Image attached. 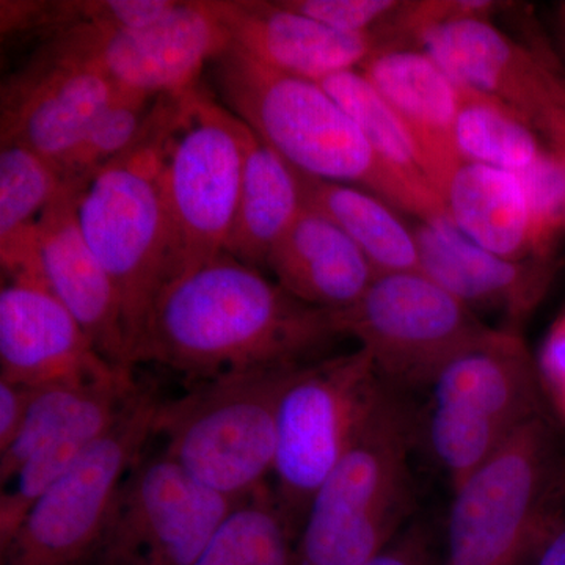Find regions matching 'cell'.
<instances>
[{
  "label": "cell",
  "instance_id": "obj_8",
  "mask_svg": "<svg viewBox=\"0 0 565 565\" xmlns=\"http://www.w3.org/2000/svg\"><path fill=\"white\" fill-rule=\"evenodd\" d=\"M334 313L343 338L355 340L381 381L404 394L430 388L497 330L423 273L377 277L362 299Z\"/></svg>",
  "mask_w": 565,
  "mask_h": 565
},
{
  "label": "cell",
  "instance_id": "obj_18",
  "mask_svg": "<svg viewBox=\"0 0 565 565\" xmlns=\"http://www.w3.org/2000/svg\"><path fill=\"white\" fill-rule=\"evenodd\" d=\"M422 273L460 302L503 316L501 329L520 332L553 280V262L503 258L468 239L445 218L414 225Z\"/></svg>",
  "mask_w": 565,
  "mask_h": 565
},
{
  "label": "cell",
  "instance_id": "obj_37",
  "mask_svg": "<svg viewBox=\"0 0 565 565\" xmlns=\"http://www.w3.org/2000/svg\"><path fill=\"white\" fill-rule=\"evenodd\" d=\"M557 29H559L561 41L565 50V2L556 7Z\"/></svg>",
  "mask_w": 565,
  "mask_h": 565
},
{
  "label": "cell",
  "instance_id": "obj_14",
  "mask_svg": "<svg viewBox=\"0 0 565 565\" xmlns=\"http://www.w3.org/2000/svg\"><path fill=\"white\" fill-rule=\"evenodd\" d=\"M418 46L457 84L522 115L545 145L565 131L563 71L492 20L463 18L435 25L419 36Z\"/></svg>",
  "mask_w": 565,
  "mask_h": 565
},
{
  "label": "cell",
  "instance_id": "obj_9",
  "mask_svg": "<svg viewBox=\"0 0 565 565\" xmlns=\"http://www.w3.org/2000/svg\"><path fill=\"white\" fill-rule=\"evenodd\" d=\"M159 399L139 388L117 423L32 505L2 565H85L102 545L118 494L154 435Z\"/></svg>",
  "mask_w": 565,
  "mask_h": 565
},
{
  "label": "cell",
  "instance_id": "obj_12",
  "mask_svg": "<svg viewBox=\"0 0 565 565\" xmlns=\"http://www.w3.org/2000/svg\"><path fill=\"white\" fill-rule=\"evenodd\" d=\"M236 504L166 452L141 457L88 565H195Z\"/></svg>",
  "mask_w": 565,
  "mask_h": 565
},
{
  "label": "cell",
  "instance_id": "obj_4",
  "mask_svg": "<svg viewBox=\"0 0 565 565\" xmlns=\"http://www.w3.org/2000/svg\"><path fill=\"white\" fill-rule=\"evenodd\" d=\"M415 435L407 394L384 384L362 429L311 501L296 565H362L392 544L414 503Z\"/></svg>",
  "mask_w": 565,
  "mask_h": 565
},
{
  "label": "cell",
  "instance_id": "obj_30",
  "mask_svg": "<svg viewBox=\"0 0 565 565\" xmlns=\"http://www.w3.org/2000/svg\"><path fill=\"white\" fill-rule=\"evenodd\" d=\"M156 102L158 98L152 96L118 90L63 166L66 188L81 195L104 167L129 150L143 131Z\"/></svg>",
  "mask_w": 565,
  "mask_h": 565
},
{
  "label": "cell",
  "instance_id": "obj_10",
  "mask_svg": "<svg viewBox=\"0 0 565 565\" xmlns=\"http://www.w3.org/2000/svg\"><path fill=\"white\" fill-rule=\"evenodd\" d=\"M382 386L373 360L359 348L305 363L282 394L270 487L300 531L316 492L362 429Z\"/></svg>",
  "mask_w": 565,
  "mask_h": 565
},
{
  "label": "cell",
  "instance_id": "obj_36",
  "mask_svg": "<svg viewBox=\"0 0 565 565\" xmlns=\"http://www.w3.org/2000/svg\"><path fill=\"white\" fill-rule=\"evenodd\" d=\"M535 565H565V522L535 556Z\"/></svg>",
  "mask_w": 565,
  "mask_h": 565
},
{
  "label": "cell",
  "instance_id": "obj_21",
  "mask_svg": "<svg viewBox=\"0 0 565 565\" xmlns=\"http://www.w3.org/2000/svg\"><path fill=\"white\" fill-rule=\"evenodd\" d=\"M266 269L300 302L326 310L351 307L377 278L359 245L307 204L270 252Z\"/></svg>",
  "mask_w": 565,
  "mask_h": 565
},
{
  "label": "cell",
  "instance_id": "obj_33",
  "mask_svg": "<svg viewBox=\"0 0 565 565\" xmlns=\"http://www.w3.org/2000/svg\"><path fill=\"white\" fill-rule=\"evenodd\" d=\"M535 362L545 397L565 423V310L550 327Z\"/></svg>",
  "mask_w": 565,
  "mask_h": 565
},
{
  "label": "cell",
  "instance_id": "obj_19",
  "mask_svg": "<svg viewBox=\"0 0 565 565\" xmlns=\"http://www.w3.org/2000/svg\"><path fill=\"white\" fill-rule=\"evenodd\" d=\"M232 44L253 61L289 76L321 82L362 68L379 52L393 51L384 39L334 31L277 2L215 0Z\"/></svg>",
  "mask_w": 565,
  "mask_h": 565
},
{
  "label": "cell",
  "instance_id": "obj_28",
  "mask_svg": "<svg viewBox=\"0 0 565 565\" xmlns=\"http://www.w3.org/2000/svg\"><path fill=\"white\" fill-rule=\"evenodd\" d=\"M459 92L456 143L463 162L522 174L548 151L533 126L511 107L463 85Z\"/></svg>",
  "mask_w": 565,
  "mask_h": 565
},
{
  "label": "cell",
  "instance_id": "obj_7",
  "mask_svg": "<svg viewBox=\"0 0 565 565\" xmlns=\"http://www.w3.org/2000/svg\"><path fill=\"white\" fill-rule=\"evenodd\" d=\"M429 390L427 444L452 490L546 412L537 362L522 332L501 327L449 363Z\"/></svg>",
  "mask_w": 565,
  "mask_h": 565
},
{
  "label": "cell",
  "instance_id": "obj_20",
  "mask_svg": "<svg viewBox=\"0 0 565 565\" xmlns=\"http://www.w3.org/2000/svg\"><path fill=\"white\" fill-rule=\"evenodd\" d=\"M360 71L403 122L427 181L441 199L465 163L456 143L459 85L419 47L379 52Z\"/></svg>",
  "mask_w": 565,
  "mask_h": 565
},
{
  "label": "cell",
  "instance_id": "obj_23",
  "mask_svg": "<svg viewBox=\"0 0 565 565\" xmlns=\"http://www.w3.org/2000/svg\"><path fill=\"white\" fill-rule=\"evenodd\" d=\"M243 121V120H241ZM243 182L226 255L253 269L267 258L305 207L296 170L243 121Z\"/></svg>",
  "mask_w": 565,
  "mask_h": 565
},
{
  "label": "cell",
  "instance_id": "obj_2",
  "mask_svg": "<svg viewBox=\"0 0 565 565\" xmlns=\"http://www.w3.org/2000/svg\"><path fill=\"white\" fill-rule=\"evenodd\" d=\"M212 66L223 106L297 172L362 188L419 222L449 218L444 200L394 172L318 82L267 68L233 44Z\"/></svg>",
  "mask_w": 565,
  "mask_h": 565
},
{
  "label": "cell",
  "instance_id": "obj_34",
  "mask_svg": "<svg viewBox=\"0 0 565 565\" xmlns=\"http://www.w3.org/2000/svg\"><path fill=\"white\" fill-rule=\"evenodd\" d=\"M35 388L0 379V455L17 440Z\"/></svg>",
  "mask_w": 565,
  "mask_h": 565
},
{
  "label": "cell",
  "instance_id": "obj_22",
  "mask_svg": "<svg viewBox=\"0 0 565 565\" xmlns=\"http://www.w3.org/2000/svg\"><path fill=\"white\" fill-rule=\"evenodd\" d=\"M140 386L132 374L111 381L40 386L17 440L0 455V484L51 446L92 445L117 423Z\"/></svg>",
  "mask_w": 565,
  "mask_h": 565
},
{
  "label": "cell",
  "instance_id": "obj_11",
  "mask_svg": "<svg viewBox=\"0 0 565 565\" xmlns=\"http://www.w3.org/2000/svg\"><path fill=\"white\" fill-rule=\"evenodd\" d=\"M241 126L200 85L192 92L163 167L169 280L225 252L243 182Z\"/></svg>",
  "mask_w": 565,
  "mask_h": 565
},
{
  "label": "cell",
  "instance_id": "obj_5",
  "mask_svg": "<svg viewBox=\"0 0 565 565\" xmlns=\"http://www.w3.org/2000/svg\"><path fill=\"white\" fill-rule=\"evenodd\" d=\"M564 505V445L545 412L456 487L445 565H520L563 525Z\"/></svg>",
  "mask_w": 565,
  "mask_h": 565
},
{
  "label": "cell",
  "instance_id": "obj_29",
  "mask_svg": "<svg viewBox=\"0 0 565 565\" xmlns=\"http://www.w3.org/2000/svg\"><path fill=\"white\" fill-rule=\"evenodd\" d=\"M321 85L351 115L371 147L394 172L416 191L438 196L423 172L414 140L381 93L363 76L362 71L338 74L321 82Z\"/></svg>",
  "mask_w": 565,
  "mask_h": 565
},
{
  "label": "cell",
  "instance_id": "obj_17",
  "mask_svg": "<svg viewBox=\"0 0 565 565\" xmlns=\"http://www.w3.org/2000/svg\"><path fill=\"white\" fill-rule=\"evenodd\" d=\"M77 199L79 193L66 189L41 215L36 225L40 281L79 322L103 359L132 373L120 299L82 233Z\"/></svg>",
  "mask_w": 565,
  "mask_h": 565
},
{
  "label": "cell",
  "instance_id": "obj_27",
  "mask_svg": "<svg viewBox=\"0 0 565 565\" xmlns=\"http://www.w3.org/2000/svg\"><path fill=\"white\" fill-rule=\"evenodd\" d=\"M299 537L267 484L237 501L195 565H296Z\"/></svg>",
  "mask_w": 565,
  "mask_h": 565
},
{
  "label": "cell",
  "instance_id": "obj_13",
  "mask_svg": "<svg viewBox=\"0 0 565 565\" xmlns=\"http://www.w3.org/2000/svg\"><path fill=\"white\" fill-rule=\"evenodd\" d=\"M46 44L98 66L118 90L159 98L199 87L204 66L232 46V35L215 0H178L147 28H73L50 36Z\"/></svg>",
  "mask_w": 565,
  "mask_h": 565
},
{
  "label": "cell",
  "instance_id": "obj_6",
  "mask_svg": "<svg viewBox=\"0 0 565 565\" xmlns=\"http://www.w3.org/2000/svg\"><path fill=\"white\" fill-rule=\"evenodd\" d=\"M303 364H269L195 382L177 399L161 401L152 437L161 438L162 451L196 481L244 500L273 478L278 408Z\"/></svg>",
  "mask_w": 565,
  "mask_h": 565
},
{
  "label": "cell",
  "instance_id": "obj_24",
  "mask_svg": "<svg viewBox=\"0 0 565 565\" xmlns=\"http://www.w3.org/2000/svg\"><path fill=\"white\" fill-rule=\"evenodd\" d=\"M441 199L449 221L475 244L514 262L533 258L530 202L519 174L465 162Z\"/></svg>",
  "mask_w": 565,
  "mask_h": 565
},
{
  "label": "cell",
  "instance_id": "obj_35",
  "mask_svg": "<svg viewBox=\"0 0 565 565\" xmlns=\"http://www.w3.org/2000/svg\"><path fill=\"white\" fill-rule=\"evenodd\" d=\"M362 565H433L429 539L422 527L405 531L384 552Z\"/></svg>",
  "mask_w": 565,
  "mask_h": 565
},
{
  "label": "cell",
  "instance_id": "obj_26",
  "mask_svg": "<svg viewBox=\"0 0 565 565\" xmlns=\"http://www.w3.org/2000/svg\"><path fill=\"white\" fill-rule=\"evenodd\" d=\"M57 167L18 141L0 148V263L3 277L40 281L36 225L66 191Z\"/></svg>",
  "mask_w": 565,
  "mask_h": 565
},
{
  "label": "cell",
  "instance_id": "obj_15",
  "mask_svg": "<svg viewBox=\"0 0 565 565\" xmlns=\"http://www.w3.org/2000/svg\"><path fill=\"white\" fill-rule=\"evenodd\" d=\"M117 92L98 66L46 44L3 84L2 141L25 145L62 173Z\"/></svg>",
  "mask_w": 565,
  "mask_h": 565
},
{
  "label": "cell",
  "instance_id": "obj_25",
  "mask_svg": "<svg viewBox=\"0 0 565 565\" xmlns=\"http://www.w3.org/2000/svg\"><path fill=\"white\" fill-rule=\"evenodd\" d=\"M303 203L322 212L359 245L377 277L422 273L414 226L381 196L356 185L297 172Z\"/></svg>",
  "mask_w": 565,
  "mask_h": 565
},
{
  "label": "cell",
  "instance_id": "obj_16",
  "mask_svg": "<svg viewBox=\"0 0 565 565\" xmlns=\"http://www.w3.org/2000/svg\"><path fill=\"white\" fill-rule=\"evenodd\" d=\"M96 351L61 300L32 278H7L0 291V379L40 386L129 375Z\"/></svg>",
  "mask_w": 565,
  "mask_h": 565
},
{
  "label": "cell",
  "instance_id": "obj_3",
  "mask_svg": "<svg viewBox=\"0 0 565 565\" xmlns=\"http://www.w3.org/2000/svg\"><path fill=\"white\" fill-rule=\"evenodd\" d=\"M193 90L159 96L139 139L104 167L77 199L82 233L120 299L132 367L141 327L169 280L163 167Z\"/></svg>",
  "mask_w": 565,
  "mask_h": 565
},
{
  "label": "cell",
  "instance_id": "obj_32",
  "mask_svg": "<svg viewBox=\"0 0 565 565\" xmlns=\"http://www.w3.org/2000/svg\"><path fill=\"white\" fill-rule=\"evenodd\" d=\"M280 3L334 31L381 36L396 50L390 31L404 0H280Z\"/></svg>",
  "mask_w": 565,
  "mask_h": 565
},
{
  "label": "cell",
  "instance_id": "obj_31",
  "mask_svg": "<svg viewBox=\"0 0 565 565\" xmlns=\"http://www.w3.org/2000/svg\"><path fill=\"white\" fill-rule=\"evenodd\" d=\"M525 184L531 212V252L539 262H553L565 232V174L552 151L519 174Z\"/></svg>",
  "mask_w": 565,
  "mask_h": 565
},
{
  "label": "cell",
  "instance_id": "obj_1",
  "mask_svg": "<svg viewBox=\"0 0 565 565\" xmlns=\"http://www.w3.org/2000/svg\"><path fill=\"white\" fill-rule=\"evenodd\" d=\"M340 338L334 310L300 302L263 270L222 253L162 286L141 327L134 366L161 364L200 382L313 362Z\"/></svg>",
  "mask_w": 565,
  "mask_h": 565
}]
</instances>
